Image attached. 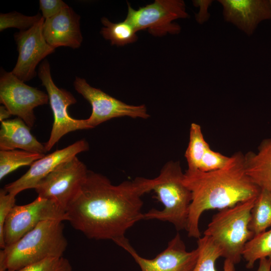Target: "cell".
<instances>
[{"label": "cell", "instance_id": "1", "mask_svg": "<svg viewBox=\"0 0 271 271\" xmlns=\"http://www.w3.org/2000/svg\"><path fill=\"white\" fill-rule=\"evenodd\" d=\"M153 179L137 177L117 185L89 171L79 191L69 204L68 221L89 239L116 244L126 231L143 219L142 196L152 191Z\"/></svg>", "mask_w": 271, "mask_h": 271}, {"label": "cell", "instance_id": "2", "mask_svg": "<svg viewBox=\"0 0 271 271\" xmlns=\"http://www.w3.org/2000/svg\"><path fill=\"white\" fill-rule=\"evenodd\" d=\"M183 182L192 193L186 230L189 237L197 238L201 236L199 221L203 212L255 198L261 190L247 175L244 154L240 151L222 169L207 172L187 169Z\"/></svg>", "mask_w": 271, "mask_h": 271}, {"label": "cell", "instance_id": "3", "mask_svg": "<svg viewBox=\"0 0 271 271\" xmlns=\"http://www.w3.org/2000/svg\"><path fill=\"white\" fill-rule=\"evenodd\" d=\"M63 221L40 222L0 251V271H16L50 257L63 256L68 242Z\"/></svg>", "mask_w": 271, "mask_h": 271}, {"label": "cell", "instance_id": "4", "mask_svg": "<svg viewBox=\"0 0 271 271\" xmlns=\"http://www.w3.org/2000/svg\"><path fill=\"white\" fill-rule=\"evenodd\" d=\"M184 176L179 162L171 161L164 165L159 175L153 179L152 189L164 209H151L144 213L143 220L168 221L177 230H186L192 193L184 183Z\"/></svg>", "mask_w": 271, "mask_h": 271}, {"label": "cell", "instance_id": "5", "mask_svg": "<svg viewBox=\"0 0 271 271\" xmlns=\"http://www.w3.org/2000/svg\"><path fill=\"white\" fill-rule=\"evenodd\" d=\"M255 199L220 210L203 233L221 249L222 257L234 264L240 261L245 244L254 236L249 223Z\"/></svg>", "mask_w": 271, "mask_h": 271}, {"label": "cell", "instance_id": "6", "mask_svg": "<svg viewBox=\"0 0 271 271\" xmlns=\"http://www.w3.org/2000/svg\"><path fill=\"white\" fill-rule=\"evenodd\" d=\"M127 5L125 20L137 32L147 30L154 36L178 34L181 27L174 21L189 17L185 4L182 0H156L138 10L133 9L129 3Z\"/></svg>", "mask_w": 271, "mask_h": 271}, {"label": "cell", "instance_id": "7", "mask_svg": "<svg viewBox=\"0 0 271 271\" xmlns=\"http://www.w3.org/2000/svg\"><path fill=\"white\" fill-rule=\"evenodd\" d=\"M50 220H68L66 211L52 200L38 196L29 204L15 205L5 223V245L15 242L40 222Z\"/></svg>", "mask_w": 271, "mask_h": 271}, {"label": "cell", "instance_id": "8", "mask_svg": "<svg viewBox=\"0 0 271 271\" xmlns=\"http://www.w3.org/2000/svg\"><path fill=\"white\" fill-rule=\"evenodd\" d=\"M88 170L75 156L63 162L35 188L39 197L52 200L65 211L84 182Z\"/></svg>", "mask_w": 271, "mask_h": 271}, {"label": "cell", "instance_id": "9", "mask_svg": "<svg viewBox=\"0 0 271 271\" xmlns=\"http://www.w3.org/2000/svg\"><path fill=\"white\" fill-rule=\"evenodd\" d=\"M38 76L45 87L54 116V122L49 140L44 144L47 152L60 139L68 132L80 129H90L86 119H77L70 117L67 108L76 102L73 95L69 91L59 88L54 83L48 61L45 60L40 64Z\"/></svg>", "mask_w": 271, "mask_h": 271}, {"label": "cell", "instance_id": "10", "mask_svg": "<svg viewBox=\"0 0 271 271\" xmlns=\"http://www.w3.org/2000/svg\"><path fill=\"white\" fill-rule=\"evenodd\" d=\"M49 96L44 91L26 84L12 72L1 71L0 102L12 115L22 119L31 128L36 117L34 109L48 103Z\"/></svg>", "mask_w": 271, "mask_h": 271}, {"label": "cell", "instance_id": "11", "mask_svg": "<svg viewBox=\"0 0 271 271\" xmlns=\"http://www.w3.org/2000/svg\"><path fill=\"white\" fill-rule=\"evenodd\" d=\"M74 86L77 92L91 105L92 113L89 118L85 119L90 128L113 118L128 116L147 119L150 117L145 105L127 104L100 89L92 87L83 78L76 77Z\"/></svg>", "mask_w": 271, "mask_h": 271}, {"label": "cell", "instance_id": "12", "mask_svg": "<svg viewBox=\"0 0 271 271\" xmlns=\"http://www.w3.org/2000/svg\"><path fill=\"white\" fill-rule=\"evenodd\" d=\"M128 252L142 271H192L196 263L199 249L187 251L179 233L168 244L167 248L153 259L140 256L125 238L117 244Z\"/></svg>", "mask_w": 271, "mask_h": 271}, {"label": "cell", "instance_id": "13", "mask_svg": "<svg viewBox=\"0 0 271 271\" xmlns=\"http://www.w3.org/2000/svg\"><path fill=\"white\" fill-rule=\"evenodd\" d=\"M44 21L42 17L31 28L14 34L19 56L12 72L23 82L35 77L38 64L55 51V48L47 42L43 36L42 28Z\"/></svg>", "mask_w": 271, "mask_h": 271}, {"label": "cell", "instance_id": "14", "mask_svg": "<svg viewBox=\"0 0 271 271\" xmlns=\"http://www.w3.org/2000/svg\"><path fill=\"white\" fill-rule=\"evenodd\" d=\"M88 149V143L83 139L62 149L56 150L34 162L25 174L17 180L7 184L4 189L7 192L15 195L25 190L35 189L42 179L60 164Z\"/></svg>", "mask_w": 271, "mask_h": 271}, {"label": "cell", "instance_id": "15", "mask_svg": "<svg viewBox=\"0 0 271 271\" xmlns=\"http://www.w3.org/2000/svg\"><path fill=\"white\" fill-rule=\"evenodd\" d=\"M225 21L247 35L253 34L261 21L271 19V7L267 0H219Z\"/></svg>", "mask_w": 271, "mask_h": 271}, {"label": "cell", "instance_id": "16", "mask_svg": "<svg viewBox=\"0 0 271 271\" xmlns=\"http://www.w3.org/2000/svg\"><path fill=\"white\" fill-rule=\"evenodd\" d=\"M43 34L52 47L79 48L83 38L80 29V17L69 6L52 18L45 19Z\"/></svg>", "mask_w": 271, "mask_h": 271}, {"label": "cell", "instance_id": "17", "mask_svg": "<svg viewBox=\"0 0 271 271\" xmlns=\"http://www.w3.org/2000/svg\"><path fill=\"white\" fill-rule=\"evenodd\" d=\"M22 150L45 154V145L31 133L30 127L19 117L1 122L0 149L3 151Z\"/></svg>", "mask_w": 271, "mask_h": 271}, {"label": "cell", "instance_id": "18", "mask_svg": "<svg viewBox=\"0 0 271 271\" xmlns=\"http://www.w3.org/2000/svg\"><path fill=\"white\" fill-rule=\"evenodd\" d=\"M245 172L260 189L271 192V138L263 139L255 153L244 155Z\"/></svg>", "mask_w": 271, "mask_h": 271}, {"label": "cell", "instance_id": "19", "mask_svg": "<svg viewBox=\"0 0 271 271\" xmlns=\"http://www.w3.org/2000/svg\"><path fill=\"white\" fill-rule=\"evenodd\" d=\"M198 257L192 271H217L215 264L218 258L222 256L221 249L208 236L204 235L197 241ZM234 263L225 259L223 271H235Z\"/></svg>", "mask_w": 271, "mask_h": 271}, {"label": "cell", "instance_id": "20", "mask_svg": "<svg viewBox=\"0 0 271 271\" xmlns=\"http://www.w3.org/2000/svg\"><path fill=\"white\" fill-rule=\"evenodd\" d=\"M271 227V192L261 189L250 212L249 228L254 235Z\"/></svg>", "mask_w": 271, "mask_h": 271}, {"label": "cell", "instance_id": "21", "mask_svg": "<svg viewBox=\"0 0 271 271\" xmlns=\"http://www.w3.org/2000/svg\"><path fill=\"white\" fill-rule=\"evenodd\" d=\"M101 23L104 27L101 30V34L104 39L109 40L112 45L123 46L134 43L138 39L134 29L125 20L114 23L103 17Z\"/></svg>", "mask_w": 271, "mask_h": 271}, {"label": "cell", "instance_id": "22", "mask_svg": "<svg viewBox=\"0 0 271 271\" xmlns=\"http://www.w3.org/2000/svg\"><path fill=\"white\" fill-rule=\"evenodd\" d=\"M45 156V154L24 150H1L0 180L21 167L31 166L34 162Z\"/></svg>", "mask_w": 271, "mask_h": 271}, {"label": "cell", "instance_id": "23", "mask_svg": "<svg viewBox=\"0 0 271 271\" xmlns=\"http://www.w3.org/2000/svg\"><path fill=\"white\" fill-rule=\"evenodd\" d=\"M242 256L246 261V267H253L256 260L271 258V228L254 235L245 244Z\"/></svg>", "mask_w": 271, "mask_h": 271}, {"label": "cell", "instance_id": "24", "mask_svg": "<svg viewBox=\"0 0 271 271\" xmlns=\"http://www.w3.org/2000/svg\"><path fill=\"white\" fill-rule=\"evenodd\" d=\"M209 147L201 126L196 123H192L190 128L189 144L185 153L188 170L199 169L202 158Z\"/></svg>", "mask_w": 271, "mask_h": 271}, {"label": "cell", "instance_id": "25", "mask_svg": "<svg viewBox=\"0 0 271 271\" xmlns=\"http://www.w3.org/2000/svg\"><path fill=\"white\" fill-rule=\"evenodd\" d=\"M38 14L34 16H27L17 12L0 15V31L9 28H16L24 31L32 27L42 18Z\"/></svg>", "mask_w": 271, "mask_h": 271}, {"label": "cell", "instance_id": "26", "mask_svg": "<svg viewBox=\"0 0 271 271\" xmlns=\"http://www.w3.org/2000/svg\"><path fill=\"white\" fill-rule=\"evenodd\" d=\"M16 271H72L69 261L63 256L50 257Z\"/></svg>", "mask_w": 271, "mask_h": 271}, {"label": "cell", "instance_id": "27", "mask_svg": "<svg viewBox=\"0 0 271 271\" xmlns=\"http://www.w3.org/2000/svg\"><path fill=\"white\" fill-rule=\"evenodd\" d=\"M230 159L231 156L215 152L209 146L202 158L198 170L207 172L222 169L228 164Z\"/></svg>", "mask_w": 271, "mask_h": 271}, {"label": "cell", "instance_id": "28", "mask_svg": "<svg viewBox=\"0 0 271 271\" xmlns=\"http://www.w3.org/2000/svg\"><path fill=\"white\" fill-rule=\"evenodd\" d=\"M16 196L7 192L5 189L0 190V247H5L4 239V228L6 219L12 209L16 205Z\"/></svg>", "mask_w": 271, "mask_h": 271}, {"label": "cell", "instance_id": "29", "mask_svg": "<svg viewBox=\"0 0 271 271\" xmlns=\"http://www.w3.org/2000/svg\"><path fill=\"white\" fill-rule=\"evenodd\" d=\"M39 4L42 16L45 19L53 17L68 7L61 0H40Z\"/></svg>", "mask_w": 271, "mask_h": 271}, {"label": "cell", "instance_id": "30", "mask_svg": "<svg viewBox=\"0 0 271 271\" xmlns=\"http://www.w3.org/2000/svg\"><path fill=\"white\" fill-rule=\"evenodd\" d=\"M193 4L195 7H199L200 10L199 13L195 15V18L197 22L200 24L206 22L210 17V14L208 12L209 6L212 3V1H193Z\"/></svg>", "mask_w": 271, "mask_h": 271}, {"label": "cell", "instance_id": "31", "mask_svg": "<svg viewBox=\"0 0 271 271\" xmlns=\"http://www.w3.org/2000/svg\"><path fill=\"white\" fill-rule=\"evenodd\" d=\"M271 258H263L259 259V266L256 271H270Z\"/></svg>", "mask_w": 271, "mask_h": 271}, {"label": "cell", "instance_id": "32", "mask_svg": "<svg viewBox=\"0 0 271 271\" xmlns=\"http://www.w3.org/2000/svg\"><path fill=\"white\" fill-rule=\"evenodd\" d=\"M11 115V112L5 106H0V121L1 122L7 120Z\"/></svg>", "mask_w": 271, "mask_h": 271}, {"label": "cell", "instance_id": "33", "mask_svg": "<svg viewBox=\"0 0 271 271\" xmlns=\"http://www.w3.org/2000/svg\"><path fill=\"white\" fill-rule=\"evenodd\" d=\"M269 2H270V7H271V0L269 1Z\"/></svg>", "mask_w": 271, "mask_h": 271}]
</instances>
